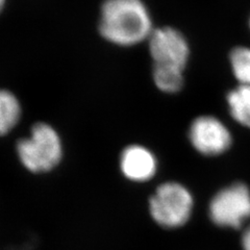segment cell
I'll return each mask as SVG.
<instances>
[{
	"mask_svg": "<svg viewBox=\"0 0 250 250\" xmlns=\"http://www.w3.org/2000/svg\"><path fill=\"white\" fill-rule=\"evenodd\" d=\"M155 26L144 0H103L99 6L97 31L106 43L131 48L147 43Z\"/></svg>",
	"mask_w": 250,
	"mask_h": 250,
	"instance_id": "6da1fadb",
	"label": "cell"
},
{
	"mask_svg": "<svg viewBox=\"0 0 250 250\" xmlns=\"http://www.w3.org/2000/svg\"><path fill=\"white\" fill-rule=\"evenodd\" d=\"M16 151L23 167L40 174L60 165L64 147L59 131L51 124L38 122L31 126L27 137L18 141Z\"/></svg>",
	"mask_w": 250,
	"mask_h": 250,
	"instance_id": "7a4b0ae2",
	"label": "cell"
},
{
	"mask_svg": "<svg viewBox=\"0 0 250 250\" xmlns=\"http://www.w3.org/2000/svg\"><path fill=\"white\" fill-rule=\"evenodd\" d=\"M192 208L191 193L178 183L161 185L149 201V210L154 221L167 229L186 224L190 219Z\"/></svg>",
	"mask_w": 250,
	"mask_h": 250,
	"instance_id": "3957f363",
	"label": "cell"
},
{
	"mask_svg": "<svg viewBox=\"0 0 250 250\" xmlns=\"http://www.w3.org/2000/svg\"><path fill=\"white\" fill-rule=\"evenodd\" d=\"M147 46L152 66L186 71L191 59V46L183 31L170 25L155 27Z\"/></svg>",
	"mask_w": 250,
	"mask_h": 250,
	"instance_id": "277c9868",
	"label": "cell"
},
{
	"mask_svg": "<svg viewBox=\"0 0 250 250\" xmlns=\"http://www.w3.org/2000/svg\"><path fill=\"white\" fill-rule=\"evenodd\" d=\"M209 217L222 228L240 229L250 218L248 188L239 183L219 191L209 203Z\"/></svg>",
	"mask_w": 250,
	"mask_h": 250,
	"instance_id": "5b68a950",
	"label": "cell"
},
{
	"mask_svg": "<svg viewBox=\"0 0 250 250\" xmlns=\"http://www.w3.org/2000/svg\"><path fill=\"white\" fill-rule=\"evenodd\" d=\"M188 135L195 149L208 156L225 152L232 141L228 126L212 115L196 117L190 124Z\"/></svg>",
	"mask_w": 250,
	"mask_h": 250,
	"instance_id": "8992f818",
	"label": "cell"
},
{
	"mask_svg": "<svg viewBox=\"0 0 250 250\" xmlns=\"http://www.w3.org/2000/svg\"><path fill=\"white\" fill-rule=\"evenodd\" d=\"M120 169L123 175L131 182H147L156 172L155 156L142 145H129L121 153Z\"/></svg>",
	"mask_w": 250,
	"mask_h": 250,
	"instance_id": "52a82bcc",
	"label": "cell"
},
{
	"mask_svg": "<svg viewBox=\"0 0 250 250\" xmlns=\"http://www.w3.org/2000/svg\"><path fill=\"white\" fill-rule=\"evenodd\" d=\"M23 107L19 97L4 88H0V138L10 135L18 126Z\"/></svg>",
	"mask_w": 250,
	"mask_h": 250,
	"instance_id": "ba28073f",
	"label": "cell"
},
{
	"mask_svg": "<svg viewBox=\"0 0 250 250\" xmlns=\"http://www.w3.org/2000/svg\"><path fill=\"white\" fill-rule=\"evenodd\" d=\"M226 104L231 118L250 129V87L237 84L226 94Z\"/></svg>",
	"mask_w": 250,
	"mask_h": 250,
	"instance_id": "9c48e42d",
	"label": "cell"
},
{
	"mask_svg": "<svg viewBox=\"0 0 250 250\" xmlns=\"http://www.w3.org/2000/svg\"><path fill=\"white\" fill-rule=\"evenodd\" d=\"M151 77L155 88L160 92L174 95L185 87V71L178 69L152 66Z\"/></svg>",
	"mask_w": 250,
	"mask_h": 250,
	"instance_id": "30bf717a",
	"label": "cell"
},
{
	"mask_svg": "<svg viewBox=\"0 0 250 250\" xmlns=\"http://www.w3.org/2000/svg\"><path fill=\"white\" fill-rule=\"evenodd\" d=\"M229 64L238 84L250 87V46L233 47L229 54Z\"/></svg>",
	"mask_w": 250,
	"mask_h": 250,
	"instance_id": "8fae6325",
	"label": "cell"
},
{
	"mask_svg": "<svg viewBox=\"0 0 250 250\" xmlns=\"http://www.w3.org/2000/svg\"><path fill=\"white\" fill-rule=\"evenodd\" d=\"M242 245L244 250H250V225L244 230L242 236Z\"/></svg>",
	"mask_w": 250,
	"mask_h": 250,
	"instance_id": "7c38bea8",
	"label": "cell"
},
{
	"mask_svg": "<svg viewBox=\"0 0 250 250\" xmlns=\"http://www.w3.org/2000/svg\"><path fill=\"white\" fill-rule=\"evenodd\" d=\"M7 1L9 0H0V15L3 13V11L5 10V7L7 5Z\"/></svg>",
	"mask_w": 250,
	"mask_h": 250,
	"instance_id": "4fadbf2b",
	"label": "cell"
},
{
	"mask_svg": "<svg viewBox=\"0 0 250 250\" xmlns=\"http://www.w3.org/2000/svg\"><path fill=\"white\" fill-rule=\"evenodd\" d=\"M248 26H249V29H250V15H249V18H248Z\"/></svg>",
	"mask_w": 250,
	"mask_h": 250,
	"instance_id": "5bb4252c",
	"label": "cell"
}]
</instances>
